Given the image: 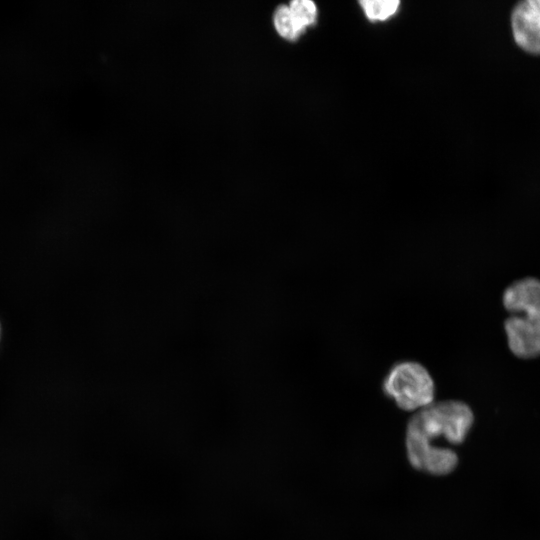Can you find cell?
I'll return each instance as SVG.
<instances>
[{
    "label": "cell",
    "instance_id": "52a82bcc",
    "mask_svg": "<svg viewBox=\"0 0 540 540\" xmlns=\"http://www.w3.org/2000/svg\"><path fill=\"white\" fill-rule=\"evenodd\" d=\"M288 6L296 20L304 29L315 24L318 16V10L313 1L293 0Z\"/></svg>",
    "mask_w": 540,
    "mask_h": 540
},
{
    "label": "cell",
    "instance_id": "8992f818",
    "mask_svg": "<svg viewBox=\"0 0 540 540\" xmlns=\"http://www.w3.org/2000/svg\"><path fill=\"white\" fill-rule=\"evenodd\" d=\"M359 4L370 21H385L399 10L398 0H363Z\"/></svg>",
    "mask_w": 540,
    "mask_h": 540
},
{
    "label": "cell",
    "instance_id": "5b68a950",
    "mask_svg": "<svg viewBox=\"0 0 540 540\" xmlns=\"http://www.w3.org/2000/svg\"><path fill=\"white\" fill-rule=\"evenodd\" d=\"M273 25L277 33L285 40H297L305 31L292 14L288 5L278 6L273 13Z\"/></svg>",
    "mask_w": 540,
    "mask_h": 540
},
{
    "label": "cell",
    "instance_id": "277c9868",
    "mask_svg": "<svg viewBox=\"0 0 540 540\" xmlns=\"http://www.w3.org/2000/svg\"><path fill=\"white\" fill-rule=\"evenodd\" d=\"M515 42L523 50L540 54V0L517 3L511 14Z\"/></svg>",
    "mask_w": 540,
    "mask_h": 540
},
{
    "label": "cell",
    "instance_id": "3957f363",
    "mask_svg": "<svg viewBox=\"0 0 540 540\" xmlns=\"http://www.w3.org/2000/svg\"><path fill=\"white\" fill-rule=\"evenodd\" d=\"M383 390L405 411L420 410L433 403L435 387L421 364L404 361L394 365L383 381Z\"/></svg>",
    "mask_w": 540,
    "mask_h": 540
},
{
    "label": "cell",
    "instance_id": "7a4b0ae2",
    "mask_svg": "<svg viewBox=\"0 0 540 540\" xmlns=\"http://www.w3.org/2000/svg\"><path fill=\"white\" fill-rule=\"evenodd\" d=\"M503 305L510 313L504 327L508 346L520 358L540 355V280L524 278L508 286Z\"/></svg>",
    "mask_w": 540,
    "mask_h": 540
},
{
    "label": "cell",
    "instance_id": "6da1fadb",
    "mask_svg": "<svg viewBox=\"0 0 540 540\" xmlns=\"http://www.w3.org/2000/svg\"><path fill=\"white\" fill-rule=\"evenodd\" d=\"M473 423V413L461 401L432 403L411 417L406 431V451L410 464L417 470L443 476L454 471L457 454L447 447H437L443 438L450 444L462 443Z\"/></svg>",
    "mask_w": 540,
    "mask_h": 540
}]
</instances>
